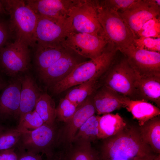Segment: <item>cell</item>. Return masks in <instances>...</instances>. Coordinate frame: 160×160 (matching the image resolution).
<instances>
[{"label":"cell","mask_w":160,"mask_h":160,"mask_svg":"<svg viewBox=\"0 0 160 160\" xmlns=\"http://www.w3.org/2000/svg\"><path fill=\"white\" fill-rule=\"evenodd\" d=\"M101 160H145L155 157L150 147L142 140L139 130L127 126L105 139Z\"/></svg>","instance_id":"cell-1"},{"label":"cell","mask_w":160,"mask_h":160,"mask_svg":"<svg viewBox=\"0 0 160 160\" xmlns=\"http://www.w3.org/2000/svg\"><path fill=\"white\" fill-rule=\"evenodd\" d=\"M117 50L108 45L96 58L77 65L65 79L50 87L52 92L60 94L68 89L92 80H97L111 66Z\"/></svg>","instance_id":"cell-2"},{"label":"cell","mask_w":160,"mask_h":160,"mask_svg":"<svg viewBox=\"0 0 160 160\" xmlns=\"http://www.w3.org/2000/svg\"><path fill=\"white\" fill-rule=\"evenodd\" d=\"M9 16L8 21L12 38L33 48L35 45V32L38 16L25 1L1 0Z\"/></svg>","instance_id":"cell-3"},{"label":"cell","mask_w":160,"mask_h":160,"mask_svg":"<svg viewBox=\"0 0 160 160\" xmlns=\"http://www.w3.org/2000/svg\"><path fill=\"white\" fill-rule=\"evenodd\" d=\"M97 15L108 44L118 50L126 48L138 38L117 12L102 5L99 1Z\"/></svg>","instance_id":"cell-4"},{"label":"cell","mask_w":160,"mask_h":160,"mask_svg":"<svg viewBox=\"0 0 160 160\" xmlns=\"http://www.w3.org/2000/svg\"><path fill=\"white\" fill-rule=\"evenodd\" d=\"M99 2V0H74L69 14L71 21L72 31L105 37L97 17Z\"/></svg>","instance_id":"cell-5"},{"label":"cell","mask_w":160,"mask_h":160,"mask_svg":"<svg viewBox=\"0 0 160 160\" xmlns=\"http://www.w3.org/2000/svg\"><path fill=\"white\" fill-rule=\"evenodd\" d=\"M29 47L19 40L7 42L0 50V72L14 78L27 71L30 65Z\"/></svg>","instance_id":"cell-6"},{"label":"cell","mask_w":160,"mask_h":160,"mask_svg":"<svg viewBox=\"0 0 160 160\" xmlns=\"http://www.w3.org/2000/svg\"><path fill=\"white\" fill-rule=\"evenodd\" d=\"M21 132L18 148L34 153L45 154L47 158L54 155L53 148L56 142L57 133L55 125L44 123L35 129Z\"/></svg>","instance_id":"cell-7"},{"label":"cell","mask_w":160,"mask_h":160,"mask_svg":"<svg viewBox=\"0 0 160 160\" xmlns=\"http://www.w3.org/2000/svg\"><path fill=\"white\" fill-rule=\"evenodd\" d=\"M38 16L34 34L35 46L65 47V42L67 36L72 31L70 18L60 21Z\"/></svg>","instance_id":"cell-8"},{"label":"cell","mask_w":160,"mask_h":160,"mask_svg":"<svg viewBox=\"0 0 160 160\" xmlns=\"http://www.w3.org/2000/svg\"><path fill=\"white\" fill-rule=\"evenodd\" d=\"M106 72L103 86L127 97L136 93V75L125 58Z\"/></svg>","instance_id":"cell-9"},{"label":"cell","mask_w":160,"mask_h":160,"mask_svg":"<svg viewBox=\"0 0 160 160\" xmlns=\"http://www.w3.org/2000/svg\"><path fill=\"white\" fill-rule=\"evenodd\" d=\"M108 44L104 36L71 31L67 36L65 45L81 56L93 59L100 55Z\"/></svg>","instance_id":"cell-10"},{"label":"cell","mask_w":160,"mask_h":160,"mask_svg":"<svg viewBox=\"0 0 160 160\" xmlns=\"http://www.w3.org/2000/svg\"><path fill=\"white\" fill-rule=\"evenodd\" d=\"M120 52L137 75H160V52L139 49L133 44Z\"/></svg>","instance_id":"cell-11"},{"label":"cell","mask_w":160,"mask_h":160,"mask_svg":"<svg viewBox=\"0 0 160 160\" xmlns=\"http://www.w3.org/2000/svg\"><path fill=\"white\" fill-rule=\"evenodd\" d=\"M118 13L136 36L147 21L160 16V0H137L128 9Z\"/></svg>","instance_id":"cell-12"},{"label":"cell","mask_w":160,"mask_h":160,"mask_svg":"<svg viewBox=\"0 0 160 160\" xmlns=\"http://www.w3.org/2000/svg\"><path fill=\"white\" fill-rule=\"evenodd\" d=\"M85 58L71 50L51 66L39 72V77L51 87L66 78Z\"/></svg>","instance_id":"cell-13"},{"label":"cell","mask_w":160,"mask_h":160,"mask_svg":"<svg viewBox=\"0 0 160 160\" xmlns=\"http://www.w3.org/2000/svg\"><path fill=\"white\" fill-rule=\"evenodd\" d=\"M22 77L7 82L0 95V123L13 117H19Z\"/></svg>","instance_id":"cell-14"},{"label":"cell","mask_w":160,"mask_h":160,"mask_svg":"<svg viewBox=\"0 0 160 160\" xmlns=\"http://www.w3.org/2000/svg\"><path fill=\"white\" fill-rule=\"evenodd\" d=\"M74 0H28L26 4L38 16L64 21L69 18L70 8Z\"/></svg>","instance_id":"cell-15"},{"label":"cell","mask_w":160,"mask_h":160,"mask_svg":"<svg viewBox=\"0 0 160 160\" xmlns=\"http://www.w3.org/2000/svg\"><path fill=\"white\" fill-rule=\"evenodd\" d=\"M95 112L92 96L77 107L71 118L65 123L64 128L57 132L56 142L60 140L68 143H72L80 127Z\"/></svg>","instance_id":"cell-16"},{"label":"cell","mask_w":160,"mask_h":160,"mask_svg":"<svg viewBox=\"0 0 160 160\" xmlns=\"http://www.w3.org/2000/svg\"><path fill=\"white\" fill-rule=\"evenodd\" d=\"M92 99L96 112L100 115L110 113L124 107V96L103 86L94 92Z\"/></svg>","instance_id":"cell-17"},{"label":"cell","mask_w":160,"mask_h":160,"mask_svg":"<svg viewBox=\"0 0 160 160\" xmlns=\"http://www.w3.org/2000/svg\"><path fill=\"white\" fill-rule=\"evenodd\" d=\"M42 93L34 78L29 74L22 77L19 118L34 110Z\"/></svg>","instance_id":"cell-18"},{"label":"cell","mask_w":160,"mask_h":160,"mask_svg":"<svg viewBox=\"0 0 160 160\" xmlns=\"http://www.w3.org/2000/svg\"><path fill=\"white\" fill-rule=\"evenodd\" d=\"M124 107L137 121L140 126L160 114L159 108L151 103L143 100H132L125 97Z\"/></svg>","instance_id":"cell-19"},{"label":"cell","mask_w":160,"mask_h":160,"mask_svg":"<svg viewBox=\"0 0 160 160\" xmlns=\"http://www.w3.org/2000/svg\"><path fill=\"white\" fill-rule=\"evenodd\" d=\"M34 61L39 73L47 69L71 50L65 47L36 45Z\"/></svg>","instance_id":"cell-20"},{"label":"cell","mask_w":160,"mask_h":160,"mask_svg":"<svg viewBox=\"0 0 160 160\" xmlns=\"http://www.w3.org/2000/svg\"><path fill=\"white\" fill-rule=\"evenodd\" d=\"M136 92L144 99L160 104V75L140 76L136 74Z\"/></svg>","instance_id":"cell-21"},{"label":"cell","mask_w":160,"mask_h":160,"mask_svg":"<svg viewBox=\"0 0 160 160\" xmlns=\"http://www.w3.org/2000/svg\"><path fill=\"white\" fill-rule=\"evenodd\" d=\"M127 126L124 120L118 113H108L99 116L98 139H105L114 135Z\"/></svg>","instance_id":"cell-22"},{"label":"cell","mask_w":160,"mask_h":160,"mask_svg":"<svg viewBox=\"0 0 160 160\" xmlns=\"http://www.w3.org/2000/svg\"><path fill=\"white\" fill-rule=\"evenodd\" d=\"M143 141L153 151L160 153V119L159 116L140 126L139 130Z\"/></svg>","instance_id":"cell-23"},{"label":"cell","mask_w":160,"mask_h":160,"mask_svg":"<svg viewBox=\"0 0 160 160\" xmlns=\"http://www.w3.org/2000/svg\"><path fill=\"white\" fill-rule=\"evenodd\" d=\"M99 117L94 115L88 119L79 129L72 143H91L98 139Z\"/></svg>","instance_id":"cell-24"},{"label":"cell","mask_w":160,"mask_h":160,"mask_svg":"<svg viewBox=\"0 0 160 160\" xmlns=\"http://www.w3.org/2000/svg\"><path fill=\"white\" fill-rule=\"evenodd\" d=\"M56 108L52 97L47 94L42 93L37 100L34 109L44 123L53 125H55L56 119Z\"/></svg>","instance_id":"cell-25"},{"label":"cell","mask_w":160,"mask_h":160,"mask_svg":"<svg viewBox=\"0 0 160 160\" xmlns=\"http://www.w3.org/2000/svg\"><path fill=\"white\" fill-rule=\"evenodd\" d=\"M97 80H92L84 82L73 88L65 97L77 107L95 92Z\"/></svg>","instance_id":"cell-26"},{"label":"cell","mask_w":160,"mask_h":160,"mask_svg":"<svg viewBox=\"0 0 160 160\" xmlns=\"http://www.w3.org/2000/svg\"><path fill=\"white\" fill-rule=\"evenodd\" d=\"M76 145L68 153L64 160H101L91 143H76Z\"/></svg>","instance_id":"cell-27"},{"label":"cell","mask_w":160,"mask_h":160,"mask_svg":"<svg viewBox=\"0 0 160 160\" xmlns=\"http://www.w3.org/2000/svg\"><path fill=\"white\" fill-rule=\"evenodd\" d=\"M19 119V123L16 129L20 131L34 130L44 123L35 109L21 115Z\"/></svg>","instance_id":"cell-28"},{"label":"cell","mask_w":160,"mask_h":160,"mask_svg":"<svg viewBox=\"0 0 160 160\" xmlns=\"http://www.w3.org/2000/svg\"><path fill=\"white\" fill-rule=\"evenodd\" d=\"M21 136V131L17 129L6 128L0 133V151L15 148Z\"/></svg>","instance_id":"cell-29"},{"label":"cell","mask_w":160,"mask_h":160,"mask_svg":"<svg viewBox=\"0 0 160 160\" xmlns=\"http://www.w3.org/2000/svg\"><path fill=\"white\" fill-rule=\"evenodd\" d=\"M77 107L68 99L62 98L56 108V119L65 123L71 118L76 110Z\"/></svg>","instance_id":"cell-30"},{"label":"cell","mask_w":160,"mask_h":160,"mask_svg":"<svg viewBox=\"0 0 160 160\" xmlns=\"http://www.w3.org/2000/svg\"><path fill=\"white\" fill-rule=\"evenodd\" d=\"M136 36L138 38H160V16L152 18L147 21L138 32Z\"/></svg>","instance_id":"cell-31"},{"label":"cell","mask_w":160,"mask_h":160,"mask_svg":"<svg viewBox=\"0 0 160 160\" xmlns=\"http://www.w3.org/2000/svg\"><path fill=\"white\" fill-rule=\"evenodd\" d=\"M133 45L139 49L160 52V38H138L134 39Z\"/></svg>","instance_id":"cell-32"},{"label":"cell","mask_w":160,"mask_h":160,"mask_svg":"<svg viewBox=\"0 0 160 160\" xmlns=\"http://www.w3.org/2000/svg\"><path fill=\"white\" fill-rule=\"evenodd\" d=\"M137 0H105L99 1L102 5L118 13L122 12L130 7Z\"/></svg>","instance_id":"cell-33"},{"label":"cell","mask_w":160,"mask_h":160,"mask_svg":"<svg viewBox=\"0 0 160 160\" xmlns=\"http://www.w3.org/2000/svg\"><path fill=\"white\" fill-rule=\"evenodd\" d=\"M12 38L9 22L0 17V50Z\"/></svg>","instance_id":"cell-34"},{"label":"cell","mask_w":160,"mask_h":160,"mask_svg":"<svg viewBox=\"0 0 160 160\" xmlns=\"http://www.w3.org/2000/svg\"><path fill=\"white\" fill-rule=\"evenodd\" d=\"M17 160H43V154H36L18 148Z\"/></svg>","instance_id":"cell-35"},{"label":"cell","mask_w":160,"mask_h":160,"mask_svg":"<svg viewBox=\"0 0 160 160\" xmlns=\"http://www.w3.org/2000/svg\"><path fill=\"white\" fill-rule=\"evenodd\" d=\"M15 148L0 151V160H17Z\"/></svg>","instance_id":"cell-36"},{"label":"cell","mask_w":160,"mask_h":160,"mask_svg":"<svg viewBox=\"0 0 160 160\" xmlns=\"http://www.w3.org/2000/svg\"><path fill=\"white\" fill-rule=\"evenodd\" d=\"M8 15L7 12L5 10L3 4L0 0V17H3L4 15Z\"/></svg>","instance_id":"cell-37"},{"label":"cell","mask_w":160,"mask_h":160,"mask_svg":"<svg viewBox=\"0 0 160 160\" xmlns=\"http://www.w3.org/2000/svg\"><path fill=\"white\" fill-rule=\"evenodd\" d=\"M7 83L0 74V92L5 87Z\"/></svg>","instance_id":"cell-38"},{"label":"cell","mask_w":160,"mask_h":160,"mask_svg":"<svg viewBox=\"0 0 160 160\" xmlns=\"http://www.w3.org/2000/svg\"><path fill=\"white\" fill-rule=\"evenodd\" d=\"M46 160H63L61 157H57L55 156L54 155L53 156L49 158H47Z\"/></svg>","instance_id":"cell-39"},{"label":"cell","mask_w":160,"mask_h":160,"mask_svg":"<svg viewBox=\"0 0 160 160\" xmlns=\"http://www.w3.org/2000/svg\"><path fill=\"white\" fill-rule=\"evenodd\" d=\"M6 128L0 123V133L4 131Z\"/></svg>","instance_id":"cell-40"},{"label":"cell","mask_w":160,"mask_h":160,"mask_svg":"<svg viewBox=\"0 0 160 160\" xmlns=\"http://www.w3.org/2000/svg\"><path fill=\"white\" fill-rule=\"evenodd\" d=\"M153 157V158H150V159H146L145 160H152L153 158H154L155 157Z\"/></svg>","instance_id":"cell-41"}]
</instances>
